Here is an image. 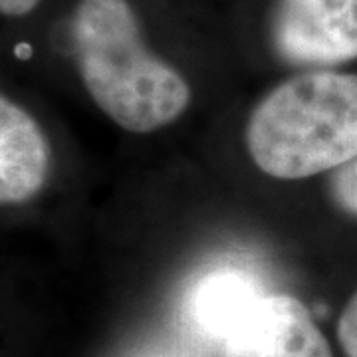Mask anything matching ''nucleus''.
Returning <instances> with one entry per match:
<instances>
[{
	"label": "nucleus",
	"mask_w": 357,
	"mask_h": 357,
	"mask_svg": "<svg viewBox=\"0 0 357 357\" xmlns=\"http://www.w3.org/2000/svg\"><path fill=\"white\" fill-rule=\"evenodd\" d=\"M50 149L36 119L0 93V204L22 203L42 189Z\"/></svg>",
	"instance_id": "39448f33"
},
{
	"label": "nucleus",
	"mask_w": 357,
	"mask_h": 357,
	"mask_svg": "<svg viewBox=\"0 0 357 357\" xmlns=\"http://www.w3.org/2000/svg\"><path fill=\"white\" fill-rule=\"evenodd\" d=\"M38 0H0V14L6 16H22L34 10Z\"/></svg>",
	"instance_id": "1a4fd4ad"
},
{
	"label": "nucleus",
	"mask_w": 357,
	"mask_h": 357,
	"mask_svg": "<svg viewBox=\"0 0 357 357\" xmlns=\"http://www.w3.org/2000/svg\"><path fill=\"white\" fill-rule=\"evenodd\" d=\"M222 357H333L307 307L286 294H264L218 344Z\"/></svg>",
	"instance_id": "20e7f679"
},
{
	"label": "nucleus",
	"mask_w": 357,
	"mask_h": 357,
	"mask_svg": "<svg viewBox=\"0 0 357 357\" xmlns=\"http://www.w3.org/2000/svg\"><path fill=\"white\" fill-rule=\"evenodd\" d=\"M337 337L347 357H357V292L349 298L337 321Z\"/></svg>",
	"instance_id": "6e6552de"
},
{
	"label": "nucleus",
	"mask_w": 357,
	"mask_h": 357,
	"mask_svg": "<svg viewBox=\"0 0 357 357\" xmlns=\"http://www.w3.org/2000/svg\"><path fill=\"white\" fill-rule=\"evenodd\" d=\"M74 44L89 96L121 128L147 133L187 107V82L145 48L128 0H82Z\"/></svg>",
	"instance_id": "f257e3e1"
},
{
	"label": "nucleus",
	"mask_w": 357,
	"mask_h": 357,
	"mask_svg": "<svg viewBox=\"0 0 357 357\" xmlns=\"http://www.w3.org/2000/svg\"><path fill=\"white\" fill-rule=\"evenodd\" d=\"M255 163L278 178H304L357 155V76L312 72L280 84L246 129Z\"/></svg>",
	"instance_id": "f03ea898"
},
{
	"label": "nucleus",
	"mask_w": 357,
	"mask_h": 357,
	"mask_svg": "<svg viewBox=\"0 0 357 357\" xmlns=\"http://www.w3.org/2000/svg\"><path fill=\"white\" fill-rule=\"evenodd\" d=\"M272 42L298 66H335L357 58V0H278Z\"/></svg>",
	"instance_id": "7ed1b4c3"
},
{
	"label": "nucleus",
	"mask_w": 357,
	"mask_h": 357,
	"mask_svg": "<svg viewBox=\"0 0 357 357\" xmlns=\"http://www.w3.org/2000/svg\"><path fill=\"white\" fill-rule=\"evenodd\" d=\"M264 294L262 284L243 268H217L192 284L187 318L195 332L218 345Z\"/></svg>",
	"instance_id": "423d86ee"
},
{
	"label": "nucleus",
	"mask_w": 357,
	"mask_h": 357,
	"mask_svg": "<svg viewBox=\"0 0 357 357\" xmlns=\"http://www.w3.org/2000/svg\"><path fill=\"white\" fill-rule=\"evenodd\" d=\"M332 195L342 211L357 217V155L345 165L335 169L332 177Z\"/></svg>",
	"instance_id": "0eeeda50"
}]
</instances>
